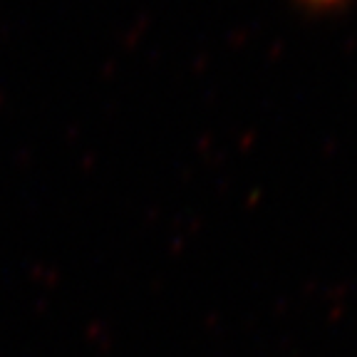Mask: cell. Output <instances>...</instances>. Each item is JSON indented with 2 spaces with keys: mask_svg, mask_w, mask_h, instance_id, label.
<instances>
[{
  "mask_svg": "<svg viewBox=\"0 0 357 357\" xmlns=\"http://www.w3.org/2000/svg\"><path fill=\"white\" fill-rule=\"evenodd\" d=\"M303 10L318 13V15H325V13H335L340 10L342 6H347L350 0H296Z\"/></svg>",
  "mask_w": 357,
  "mask_h": 357,
  "instance_id": "6da1fadb",
  "label": "cell"
}]
</instances>
